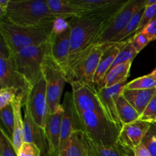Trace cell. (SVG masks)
<instances>
[{
  "label": "cell",
  "mask_w": 156,
  "mask_h": 156,
  "mask_svg": "<svg viewBox=\"0 0 156 156\" xmlns=\"http://www.w3.org/2000/svg\"><path fill=\"white\" fill-rule=\"evenodd\" d=\"M144 3L145 7H148L156 4V0H144Z\"/></svg>",
  "instance_id": "obj_42"
},
{
  "label": "cell",
  "mask_w": 156,
  "mask_h": 156,
  "mask_svg": "<svg viewBox=\"0 0 156 156\" xmlns=\"http://www.w3.org/2000/svg\"><path fill=\"white\" fill-rule=\"evenodd\" d=\"M53 23L24 27L1 20V37L4 40L10 53H14L22 47L48 42L53 32Z\"/></svg>",
  "instance_id": "obj_3"
},
{
  "label": "cell",
  "mask_w": 156,
  "mask_h": 156,
  "mask_svg": "<svg viewBox=\"0 0 156 156\" xmlns=\"http://www.w3.org/2000/svg\"><path fill=\"white\" fill-rule=\"evenodd\" d=\"M43 74L47 82L48 114H54L62 109L60 99L67 76L62 67L50 56L49 47L43 64Z\"/></svg>",
  "instance_id": "obj_6"
},
{
  "label": "cell",
  "mask_w": 156,
  "mask_h": 156,
  "mask_svg": "<svg viewBox=\"0 0 156 156\" xmlns=\"http://www.w3.org/2000/svg\"><path fill=\"white\" fill-rule=\"evenodd\" d=\"M123 95L141 116L152 98L156 95V88L145 90H129L125 88Z\"/></svg>",
  "instance_id": "obj_20"
},
{
  "label": "cell",
  "mask_w": 156,
  "mask_h": 156,
  "mask_svg": "<svg viewBox=\"0 0 156 156\" xmlns=\"http://www.w3.org/2000/svg\"><path fill=\"white\" fill-rule=\"evenodd\" d=\"M0 155L1 156H18L16 150L9 136L5 133L3 127H1L0 134Z\"/></svg>",
  "instance_id": "obj_31"
},
{
  "label": "cell",
  "mask_w": 156,
  "mask_h": 156,
  "mask_svg": "<svg viewBox=\"0 0 156 156\" xmlns=\"http://www.w3.org/2000/svg\"><path fill=\"white\" fill-rule=\"evenodd\" d=\"M154 122H155V123H156V118H155V121H154Z\"/></svg>",
  "instance_id": "obj_43"
},
{
  "label": "cell",
  "mask_w": 156,
  "mask_h": 156,
  "mask_svg": "<svg viewBox=\"0 0 156 156\" xmlns=\"http://www.w3.org/2000/svg\"><path fill=\"white\" fill-rule=\"evenodd\" d=\"M18 156H42V153L35 144L24 142L18 150Z\"/></svg>",
  "instance_id": "obj_36"
},
{
  "label": "cell",
  "mask_w": 156,
  "mask_h": 156,
  "mask_svg": "<svg viewBox=\"0 0 156 156\" xmlns=\"http://www.w3.org/2000/svg\"><path fill=\"white\" fill-rule=\"evenodd\" d=\"M15 112V126L14 133L12 136V143L18 153L21 145L24 143V121L23 116L21 114V108L23 107V99L20 97H17L15 101L12 103Z\"/></svg>",
  "instance_id": "obj_25"
},
{
  "label": "cell",
  "mask_w": 156,
  "mask_h": 156,
  "mask_svg": "<svg viewBox=\"0 0 156 156\" xmlns=\"http://www.w3.org/2000/svg\"><path fill=\"white\" fill-rule=\"evenodd\" d=\"M70 26L61 33H53L49 40V53L66 72L67 76L70 52Z\"/></svg>",
  "instance_id": "obj_12"
},
{
  "label": "cell",
  "mask_w": 156,
  "mask_h": 156,
  "mask_svg": "<svg viewBox=\"0 0 156 156\" xmlns=\"http://www.w3.org/2000/svg\"><path fill=\"white\" fill-rule=\"evenodd\" d=\"M59 156H88L86 140L82 130L73 131L65 147L59 152Z\"/></svg>",
  "instance_id": "obj_22"
},
{
  "label": "cell",
  "mask_w": 156,
  "mask_h": 156,
  "mask_svg": "<svg viewBox=\"0 0 156 156\" xmlns=\"http://www.w3.org/2000/svg\"><path fill=\"white\" fill-rule=\"evenodd\" d=\"M48 42L27 46L10 53L15 68L27 79L31 87L44 79L43 64L48 51Z\"/></svg>",
  "instance_id": "obj_5"
},
{
  "label": "cell",
  "mask_w": 156,
  "mask_h": 156,
  "mask_svg": "<svg viewBox=\"0 0 156 156\" xmlns=\"http://www.w3.org/2000/svg\"><path fill=\"white\" fill-rule=\"evenodd\" d=\"M0 116H1L2 124L7 129L10 139L12 140L14 126H15V112H14L13 105L10 104L5 108L0 109Z\"/></svg>",
  "instance_id": "obj_30"
},
{
  "label": "cell",
  "mask_w": 156,
  "mask_h": 156,
  "mask_svg": "<svg viewBox=\"0 0 156 156\" xmlns=\"http://www.w3.org/2000/svg\"><path fill=\"white\" fill-rule=\"evenodd\" d=\"M156 88V69L149 75L137 78L126 83L125 88L129 90H145Z\"/></svg>",
  "instance_id": "obj_28"
},
{
  "label": "cell",
  "mask_w": 156,
  "mask_h": 156,
  "mask_svg": "<svg viewBox=\"0 0 156 156\" xmlns=\"http://www.w3.org/2000/svg\"><path fill=\"white\" fill-rule=\"evenodd\" d=\"M143 7H145L144 0H128L125 5L111 18L108 25L102 30L98 38L96 45L111 43L127 25L133 16Z\"/></svg>",
  "instance_id": "obj_8"
},
{
  "label": "cell",
  "mask_w": 156,
  "mask_h": 156,
  "mask_svg": "<svg viewBox=\"0 0 156 156\" xmlns=\"http://www.w3.org/2000/svg\"><path fill=\"white\" fill-rule=\"evenodd\" d=\"M88 149V156H134L133 150L117 143L113 146L94 144L85 135Z\"/></svg>",
  "instance_id": "obj_19"
},
{
  "label": "cell",
  "mask_w": 156,
  "mask_h": 156,
  "mask_svg": "<svg viewBox=\"0 0 156 156\" xmlns=\"http://www.w3.org/2000/svg\"><path fill=\"white\" fill-rule=\"evenodd\" d=\"M131 42H132L134 48L136 49L137 53H139L145 47H146L151 42V41L146 34L143 33V32H140V33L136 34L131 39Z\"/></svg>",
  "instance_id": "obj_37"
},
{
  "label": "cell",
  "mask_w": 156,
  "mask_h": 156,
  "mask_svg": "<svg viewBox=\"0 0 156 156\" xmlns=\"http://www.w3.org/2000/svg\"><path fill=\"white\" fill-rule=\"evenodd\" d=\"M77 119L79 129L94 144L107 146L118 143L123 126L111 121L105 115L94 111H85L77 114Z\"/></svg>",
  "instance_id": "obj_4"
},
{
  "label": "cell",
  "mask_w": 156,
  "mask_h": 156,
  "mask_svg": "<svg viewBox=\"0 0 156 156\" xmlns=\"http://www.w3.org/2000/svg\"><path fill=\"white\" fill-rule=\"evenodd\" d=\"M24 106L28 108L35 123L41 128H44L46 118L48 114L47 82L44 77L31 87L26 98Z\"/></svg>",
  "instance_id": "obj_10"
},
{
  "label": "cell",
  "mask_w": 156,
  "mask_h": 156,
  "mask_svg": "<svg viewBox=\"0 0 156 156\" xmlns=\"http://www.w3.org/2000/svg\"><path fill=\"white\" fill-rule=\"evenodd\" d=\"M117 109L122 125L129 124L140 120V114L122 94L117 103Z\"/></svg>",
  "instance_id": "obj_27"
},
{
  "label": "cell",
  "mask_w": 156,
  "mask_h": 156,
  "mask_svg": "<svg viewBox=\"0 0 156 156\" xmlns=\"http://www.w3.org/2000/svg\"><path fill=\"white\" fill-rule=\"evenodd\" d=\"M63 109L54 114H48L44 125V132L50 148L49 156H59L61 126Z\"/></svg>",
  "instance_id": "obj_16"
},
{
  "label": "cell",
  "mask_w": 156,
  "mask_h": 156,
  "mask_svg": "<svg viewBox=\"0 0 156 156\" xmlns=\"http://www.w3.org/2000/svg\"><path fill=\"white\" fill-rule=\"evenodd\" d=\"M131 65V62H123L111 68L105 75L102 82L96 89L99 90L102 88H108L122 82H126L129 76Z\"/></svg>",
  "instance_id": "obj_24"
},
{
  "label": "cell",
  "mask_w": 156,
  "mask_h": 156,
  "mask_svg": "<svg viewBox=\"0 0 156 156\" xmlns=\"http://www.w3.org/2000/svg\"><path fill=\"white\" fill-rule=\"evenodd\" d=\"M142 144L148 149L151 155L156 156V123L155 122L150 123Z\"/></svg>",
  "instance_id": "obj_32"
},
{
  "label": "cell",
  "mask_w": 156,
  "mask_h": 156,
  "mask_svg": "<svg viewBox=\"0 0 156 156\" xmlns=\"http://www.w3.org/2000/svg\"><path fill=\"white\" fill-rule=\"evenodd\" d=\"M62 105L63 113L61 126V143L59 152L65 147L73 131L79 129L77 114L73 103L72 92L66 93Z\"/></svg>",
  "instance_id": "obj_15"
},
{
  "label": "cell",
  "mask_w": 156,
  "mask_h": 156,
  "mask_svg": "<svg viewBox=\"0 0 156 156\" xmlns=\"http://www.w3.org/2000/svg\"><path fill=\"white\" fill-rule=\"evenodd\" d=\"M17 97L16 91L12 88L0 89V109L13 103Z\"/></svg>",
  "instance_id": "obj_35"
},
{
  "label": "cell",
  "mask_w": 156,
  "mask_h": 156,
  "mask_svg": "<svg viewBox=\"0 0 156 156\" xmlns=\"http://www.w3.org/2000/svg\"><path fill=\"white\" fill-rule=\"evenodd\" d=\"M56 18L46 0H9L5 15L1 20L25 27L54 22Z\"/></svg>",
  "instance_id": "obj_2"
},
{
  "label": "cell",
  "mask_w": 156,
  "mask_h": 156,
  "mask_svg": "<svg viewBox=\"0 0 156 156\" xmlns=\"http://www.w3.org/2000/svg\"><path fill=\"white\" fill-rule=\"evenodd\" d=\"M0 85L1 89L12 88L15 90L18 97L23 99V106L31 88V85L27 79L15 68L10 51L2 37L0 46Z\"/></svg>",
  "instance_id": "obj_7"
},
{
  "label": "cell",
  "mask_w": 156,
  "mask_h": 156,
  "mask_svg": "<svg viewBox=\"0 0 156 156\" xmlns=\"http://www.w3.org/2000/svg\"><path fill=\"white\" fill-rule=\"evenodd\" d=\"M137 54H138V53L136 52V49L134 48L133 45L131 42V40L126 41L124 45L120 49V52H119L118 55L116 57L111 68L120 63H123V62H133V60L135 59Z\"/></svg>",
  "instance_id": "obj_29"
},
{
  "label": "cell",
  "mask_w": 156,
  "mask_h": 156,
  "mask_svg": "<svg viewBox=\"0 0 156 156\" xmlns=\"http://www.w3.org/2000/svg\"><path fill=\"white\" fill-rule=\"evenodd\" d=\"M9 0H0V17H1V19L5 17V15L6 9H7L8 5H9Z\"/></svg>",
  "instance_id": "obj_41"
},
{
  "label": "cell",
  "mask_w": 156,
  "mask_h": 156,
  "mask_svg": "<svg viewBox=\"0 0 156 156\" xmlns=\"http://www.w3.org/2000/svg\"><path fill=\"white\" fill-rule=\"evenodd\" d=\"M24 142L34 143L41 149L42 156H49L50 148L44 129L35 123L29 112L28 108L26 106H24Z\"/></svg>",
  "instance_id": "obj_14"
},
{
  "label": "cell",
  "mask_w": 156,
  "mask_h": 156,
  "mask_svg": "<svg viewBox=\"0 0 156 156\" xmlns=\"http://www.w3.org/2000/svg\"><path fill=\"white\" fill-rule=\"evenodd\" d=\"M126 85V82H122L114 86L102 88L98 90V99L106 117L111 121L121 126L123 125L117 113V103L119 98L123 94Z\"/></svg>",
  "instance_id": "obj_13"
},
{
  "label": "cell",
  "mask_w": 156,
  "mask_h": 156,
  "mask_svg": "<svg viewBox=\"0 0 156 156\" xmlns=\"http://www.w3.org/2000/svg\"><path fill=\"white\" fill-rule=\"evenodd\" d=\"M141 32L146 34L151 41H155L156 39V18L151 21Z\"/></svg>",
  "instance_id": "obj_39"
},
{
  "label": "cell",
  "mask_w": 156,
  "mask_h": 156,
  "mask_svg": "<svg viewBox=\"0 0 156 156\" xmlns=\"http://www.w3.org/2000/svg\"><path fill=\"white\" fill-rule=\"evenodd\" d=\"M69 27V20L62 18H57L53 23V33H61L66 30Z\"/></svg>",
  "instance_id": "obj_38"
},
{
  "label": "cell",
  "mask_w": 156,
  "mask_h": 156,
  "mask_svg": "<svg viewBox=\"0 0 156 156\" xmlns=\"http://www.w3.org/2000/svg\"><path fill=\"white\" fill-rule=\"evenodd\" d=\"M133 150L134 156H152L142 143L136 147L133 148Z\"/></svg>",
  "instance_id": "obj_40"
},
{
  "label": "cell",
  "mask_w": 156,
  "mask_h": 156,
  "mask_svg": "<svg viewBox=\"0 0 156 156\" xmlns=\"http://www.w3.org/2000/svg\"><path fill=\"white\" fill-rule=\"evenodd\" d=\"M126 42L120 43H111L109 47L105 50L101 58L98 67L96 71L94 79V85L97 88L101 82L103 80L105 75L111 69L116 57L118 55L121 47L124 45Z\"/></svg>",
  "instance_id": "obj_18"
},
{
  "label": "cell",
  "mask_w": 156,
  "mask_h": 156,
  "mask_svg": "<svg viewBox=\"0 0 156 156\" xmlns=\"http://www.w3.org/2000/svg\"><path fill=\"white\" fill-rule=\"evenodd\" d=\"M49 9L56 18L69 20L82 16L85 11L73 5L70 0H46Z\"/></svg>",
  "instance_id": "obj_23"
},
{
  "label": "cell",
  "mask_w": 156,
  "mask_h": 156,
  "mask_svg": "<svg viewBox=\"0 0 156 156\" xmlns=\"http://www.w3.org/2000/svg\"><path fill=\"white\" fill-rule=\"evenodd\" d=\"M127 1L124 4L108 12L86 13L82 16L69 20L71 37L67 82L71 83L72 76L75 69L89 54L93 47L96 45L98 38L102 30Z\"/></svg>",
  "instance_id": "obj_1"
},
{
  "label": "cell",
  "mask_w": 156,
  "mask_h": 156,
  "mask_svg": "<svg viewBox=\"0 0 156 156\" xmlns=\"http://www.w3.org/2000/svg\"><path fill=\"white\" fill-rule=\"evenodd\" d=\"M155 18H156V4L145 8L143 18H142L141 21H140V26H139L136 34L140 33L141 31H143V29H144L151 21H153Z\"/></svg>",
  "instance_id": "obj_33"
},
{
  "label": "cell",
  "mask_w": 156,
  "mask_h": 156,
  "mask_svg": "<svg viewBox=\"0 0 156 156\" xmlns=\"http://www.w3.org/2000/svg\"><path fill=\"white\" fill-rule=\"evenodd\" d=\"M145 8H142L138 11L135 15L133 16L127 25L124 27L123 30L119 34H117L111 43H120V42H126L132 39L137 33V30L140 26V21L143 18V12H144Z\"/></svg>",
  "instance_id": "obj_26"
},
{
  "label": "cell",
  "mask_w": 156,
  "mask_h": 156,
  "mask_svg": "<svg viewBox=\"0 0 156 156\" xmlns=\"http://www.w3.org/2000/svg\"><path fill=\"white\" fill-rule=\"evenodd\" d=\"M76 7L85 11L86 13H97L111 10L117 6L123 5L126 1L122 0H70Z\"/></svg>",
  "instance_id": "obj_21"
},
{
  "label": "cell",
  "mask_w": 156,
  "mask_h": 156,
  "mask_svg": "<svg viewBox=\"0 0 156 156\" xmlns=\"http://www.w3.org/2000/svg\"><path fill=\"white\" fill-rule=\"evenodd\" d=\"M71 86L76 114H80L85 111H94L105 115L98 99V90L94 85L76 80L72 82Z\"/></svg>",
  "instance_id": "obj_9"
},
{
  "label": "cell",
  "mask_w": 156,
  "mask_h": 156,
  "mask_svg": "<svg viewBox=\"0 0 156 156\" xmlns=\"http://www.w3.org/2000/svg\"><path fill=\"white\" fill-rule=\"evenodd\" d=\"M111 43L99 44L94 46L89 54L75 69L72 76L71 83L74 81H82L85 83L94 85V79L104 52ZM70 83V84H71Z\"/></svg>",
  "instance_id": "obj_11"
},
{
  "label": "cell",
  "mask_w": 156,
  "mask_h": 156,
  "mask_svg": "<svg viewBox=\"0 0 156 156\" xmlns=\"http://www.w3.org/2000/svg\"><path fill=\"white\" fill-rule=\"evenodd\" d=\"M150 123L139 120L129 124L123 125L118 137V143L130 149L136 147L143 142Z\"/></svg>",
  "instance_id": "obj_17"
},
{
  "label": "cell",
  "mask_w": 156,
  "mask_h": 156,
  "mask_svg": "<svg viewBox=\"0 0 156 156\" xmlns=\"http://www.w3.org/2000/svg\"><path fill=\"white\" fill-rule=\"evenodd\" d=\"M156 118V95L152 98V100L147 105L145 111L140 117V120L152 123Z\"/></svg>",
  "instance_id": "obj_34"
}]
</instances>
